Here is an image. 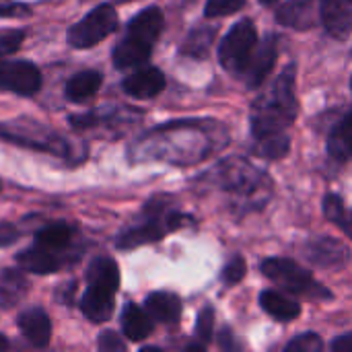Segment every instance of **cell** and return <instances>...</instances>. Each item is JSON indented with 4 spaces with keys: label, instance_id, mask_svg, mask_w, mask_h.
Segmentation results:
<instances>
[{
    "label": "cell",
    "instance_id": "obj_1",
    "mask_svg": "<svg viewBox=\"0 0 352 352\" xmlns=\"http://www.w3.org/2000/svg\"><path fill=\"white\" fill-rule=\"evenodd\" d=\"M295 97V66L285 68L278 78L264 91L252 107V134L254 138H266L283 134L297 118Z\"/></svg>",
    "mask_w": 352,
    "mask_h": 352
},
{
    "label": "cell",
    "instance_id": "obj_2",
    "mask_svg": "<svg viewBox=\"0 0 352 352\" xmlns=\"http://www.w3.org/2000/svg\"><path fill=\"white\" fill-rule=\"evenodd\" d=\"M163 29V12L159 6H148L140 10L126 29V35L113 47L111 60L118 70H128L140 66L148 60Z\"/></svg>",
    "mask_w": 352,
    "mask_h": 352
},
{
    "label": "cell",
    "instance_id": "obj_3",
    "mask_svg": "<svg viewBox=\"0 0 352 352\" xmlns=\"http://www.w3.org/2000/svg\"><path fill=\"white\" fill-rule=\"evenodd\" d=\"M120 287L118 264L107 258H95L87 270V291L80 297V311L93 324H103L113 314V299Z\"/></svg>",
    "mask_w": 352,
    "mask_h": 352
},
{
    "label": "cell",
    "instance_id": "obj_4",
    "mask_svg": "<svg viewBox=\"0 0 352 352\" xmlns=\"http://www.w3.org/2000/svg\"><path fill=\"white\" fill-rule=\"evenodd\" d=\"M188 221H190V217L175 212V210H169L167 204H163L159 200H151L142 210L140 223H136L134 227H130L118 235L116 248L118 250H134V248L159 241L169 231L179 229Z\"/></svg>",
    "mask_w": 352,
    "mask_h": 352
},
{
    "label": "cell",
    "instance_id": "obj_5",
    "mask_svg": "<svg viewBox=\"0 0 352 352\" xmlns=\"http://www.w3.org/2000/svg\"><path fill=\"white\" fill-rule=\"evenodd\" d=\"M0 140L23 146V148L47 153L54 157L70 155V146L66 138L54 128L39 124L35 120L21 118V120H10V122H0Z\"/></svg>",
    "mask_w": 352,
    "mask_h": 352
},
{
    "label": "cell",
    "instance_id": "obj_6",
    "mask_svg": "<svg viewBox=\"0 0 352 352\" xmlns=\"http://www.w3.org/2000/svg\"><path fill=\"white\" fill-rule=\"evenodd\" d=\"M262 272L272 283H276L278 287H283L285 291L293 295H301L309 299H332V293L293 260H287V258L264 260Z\"/></svg>",
    "mask_w": 352,
    "mask_h": 352
},
{
    "label": "cell",
    "instance_id": "obj_7",
    "mask_svg": "<svg viewBox=\"0 0 352 352\" xmlns=\"http://www.w3.org/2000/svg\"><path fill=\"white\" fill-rule=\"evenodd\" d=\"M118 29V12L116 6L109 2H103L95 6L91 12H87L80 21L68 27L66 39L72 47L87 50L103 41L107 35H111Z\"/></svg>",
    "mask_w": 352,
    "mask_h": 352
},
{
    "label": "cell",
    "instance_id": "obj_8",
    "mask_svg": "<svg viewBox=\"0 0 352 352\" xmlns=\"http://www.w3.org/2000/svg\"><path fill=\"white\" fill-rule=\"evenodd\" d=\"M217 175L223 190L233 192L241 198H256L258 194H266L268 188L272 186L270 179L260 169L250 165L245 159L225 161L217 169Z\"/></svg>",
    "mask_w": 352,
    "mask_h": 352
},
{
    "label": "cell",
    "instance_id": "obj_9",
    "mask_svg": "<svg viewBox=\"0 0 352 352\" xmlns=\"http://www.w3.org/2000/svg\"><path fill=\"white\" fill-rule=\"evenodd\" d=\"M258 43V31L256 25L250 19H243L231 27V31L223 37L219 47V62L225 70L239 76L245 62L250 60L254 47Z\"/></svg>",
    "mask_w": 352,
    "mask_h": 352
},
{
    "label": "cell",
    "instance_id": "obj_10",
    "mask_svg": "<svg viewBox=\"0 0 352 352\" xmlns=\"http://www.w3.org/2000/svg\"><path fill=\"white\" fill-rule=\"evenodd\" d=\"M0 89L21 97H31L41 89V72L33 62L4 60L0 64Z\"/></svg>",
    "mask_w": 352,
    "mask_h": 352
},
{
    "label": "cell",
    "instance_id": "obj_11",
    "mask_svg": "<svg viewBox=\"0 0 352 352\" xmlns=\"http://www.w3.org/2000/svg\"><path fill=\"white\" fill-rule=\"evenodd\" d=\"M68 252L70 250L62 252V250H50V248L33 243L31 248L23 250L16 256V264L23 270L33 272V274H54L76 260V256H70Z\"/></svg>",
    "mask_w": 352,
    "mask_h": 352
},
{
    "label": "cell",
    "instance_id": "obj_12",
    "mask_svg": "<svg viewBox=\"0 0 352 352\" xmlns=\"http://www.w3.org/2000/svg\"><path fill=\"white\" fill-rule=\"evenodd\" d=\"M276 54H278V50H276V37L268 35L266 39L258 41L256 47H254V52H252V56H250V60L245 62L243 70L239 72V76L243 78V82L248 87H252V89L260 87L262 80L272 70V66L276 62Z\"/></svg>",
    "mask_w": 352,
    "mask_h": 352
},
{
    "label": "cell",
    "instance_id": "obj_13",
    "mask_svg": "<svg viewBox=\"0 0 352 352\" xmlns=\"http://www.w3.org/2000/svg\"><path fill=\"white\" fill-rule=\"evenodd\" d=\"M305 256L320 268H344L351 262L349 248L334 237H316L305 245Z\"/></svg>",
    "mask_w": 352,
    "mask_h": 352
},
{
    "label": "cell",
    "instance_id": "obj_14",
    "mask_svg": "<svg viewBox=\"0 0 352 352\" xmlns=\"http://www.w3.org/2000/svg\"><path fill=\"white\" fill-rule=\"evenodd\" d=\"M122 89L134 99H153L165 89V74L155 66H144L128 74L122 82Z\"/></svg>",
    "mask_w": 352,
    "mask_h": 352
},
{
    "label": "cell",
    "instance_id": "obj_15",
    "mask_svg": "<svg viewBox=\"0 0 352 352\" xmlns=\"http://www.w3.org/2000/svg\"><path fill=\"white\" fill-rule=\"evenodd\" d=\"M320 16L332 37L346 39L352 33V0H320Z\"/></svg>",
    "mask_w": 352,
    "mask_h": 352
},
{
    "label": "cell",
    "instance_id": "obj_16",
    "mask_svg": "<svg viewBox=\"0 0 352 352\" xmlns=\"http://www.w3.org/2000/svg\"><path fill=\"white\" fill-rule=\"evenodd\" d=\"M276 21L297 31H305L318 25L320 6L316 0H287L276 8Z\"/></svg>",
    "mask_w": 352,
    "mask_h": 352
},
{
    "label": "cell",
    "instance_id": "obj_17",
    "mask_svg": "<svg viewBox=\"0 0 352 352\" xmlns=\"http://www.w3.org/2000/svg\"><path fill=\"white\" fill-rule=\"evenodd\" d=\"M16 326L25 340L35 349H45L52 338V320L41 307H31L23 311L16 320Z\"/></svg>",
    "mask_w": 352,
    "mask_h": 352
},
{
    "label": "cell",
    "instance_id": "obj_18",
    "mask_svg": "<svg viewBox=\"0 0 352 352\" xmlns=\"http://www.w3.org/2000/svg\"><path fill=\"white\" fill-rule=\"evenodd\" d=\"M101 82H103V74L99 70H80L66 80L64 95L72 103H82L97 95Z\"/></svg>",
    "mask_w": 352,
    "mask_h": 352
},
{
    "label": "cell",
    "instance_id": "obj_19",
    "mask_svg": "<svg viewBox=\"0 0 352 352\" xmlns=\"http://www.w3.org/2000/svg\"><path fill=\"white\" fill-rule=\"evenodd\" d=\"M29 291L27 276L19 268H4L0 272V307L10 309L19 305Z\"/></svg>",
    "mask_w": 352,
    "mask_h": 352
},
{
    "label": "cell",
    "instance_id": "obj_20",
    "mask_svg": "<svg viewBox=\"0 0 352 352\" xmlns=\"http://www.w3.org/2000/svg\"><path fill=\"white\" fill-rule=\"evenodd\" d=\"M146 311L155 322L161 324H177L182 318V301L173 293H151L146 297Z\"/></svg>",
    "mask_w": 352,
    "mask_h": 352
},
{
    "label": "cell",
    "instance_id": "obj_21",
    "mask_svg": "<svg viewBox=\"0 0 352 352\" xmlns=\"http://www.w3.org/2000/svg\"><path fill=\"white\" fill-rule=\"evenodd\" d=\"M122 330L124 336L132 342L146 340L153 332V318L136 303H128L122 311Z\"/></svg>",
    "mask_w": 352,
    "mask_h": 352
},
{
    "label": "cell",
    "instance_id": "obj_22",
    "mask_svg": "<svg viewBox=\"0 0 352 352\" xmlns=\"http://www.w3.org/2000/svg\"><path fill=\"white\" fill-rule=\"evenodd\" d=\"M260 305L268 316H272L280 322H291V320L299 318V314H301L299 303H295L293 299H289L287 295L276 293V291H264L260 295Z\"/></svg>",
    "mask_w": 352,
    "mask_h": 352
},
{
    "label": "cell",
    "instance_id": "obj_23",
    "mask_svg": "<svg viewBox=\"0 0 352 352\" xmlns=\"http://www.w3.org/2000/svg\"><path fill=\"white\" fill-rule=\"evenodd\" d=\"M328 151L334 159H352V109L332 130L328 138Z\"/></svg>",
    "mask_w": 352,
    "mask_h": 352
},
{
    "label": "cell",
    "instance_id": "obj_24",
    "mask_svg": "<svg viewBox=\"0 0 352 352\" xmlns=\"http://www.w3.org/2000/svg\"><path fill=\"white\" fill-rule=\"evenodd\" d=\"M72 239H74V229L66 223H54L35 233V243L50 248V250L66 252V250H70Z\"/></svg>",
    "mask_w": 352,
    "mask_h": 352
},
{
    "label": "cell",
    "instance_id": "obj_25",
    "mask_svg": "<svg viewBox=\"0 0 352 352\" xmlns=\"http://www.w3.org/2000/svg\"><path fill=\"white\" fill-rule=\"evenodd\" d=\"M217 35V29L214 27H208V25H202V27H196L184 41L182 45V54L184 56H192V58H204L212 39Z\"/></svg>",
    "mask_w": 352,
    "mask_h": 352
},
{
    "label": "cell",
    "instance_id": "obj_26",
    "mask_svg": "<svg viewBox=\"0 0 352 352\" xmlns=\"http://www.w3.org/2000/svg\"><path fill=\"white\" fill-rule=\"evenodd\" d=\"M324 214L340 227L349 237H352V208L344 204V200L336 194H328L324 198Z\"/></svg>",
    "mask_w": 352,
    "mask_h": 352
},
{
    "label": "cell",
    "instance_id": "obj_27",
    "mask_svg": "<svg viewBox=\"0 0 352 352\" xmlns=\"http://www.w3.org/2000/svg\"><path fill=\"white\" fill-rule=\"evenodd\" d=\"M289 146H291V142L285 134H274V136L258 138L256 153L266 159H280L289 153Z\"/></svg>",
    "mask_w": 352,
    "mask_h": 352
},
{
    "label": "cell",
    "instance_id": "obj_28",
    "mask_svg": "<svg viewBox=\"0 0 352 352\" xmlns=\"http://www.w3.org/2000/svg\"><path fill=\"white\" fill-rule=\"evenodd\" d=\"M324 349V342L318 334L314 332H307V334H301L297 338H293L289 344H287V351L289 352H320Z\"/></svg>",
    "mask_w": 352,
    "mask_h": 352
},
{
    "label": "cell",
    "instance_id": "obj_29",
    "mask_svg": "<svg viewBox=\"0 0 352 352\" xmlns=\"http://www.w3.org/2000/svg\"><path fill=\"white\" fill-rule=\"evenodd\" d=\"M243 2L245 0H208L206 8H204V14L208 19L227 16V14H233L235 10H239L243 6Z\"/></svg>",
    "mask_w": 352,
    "mask_h": 352
},
{
    "label": "cell",
    "instance_id": "obj_30",
    "mask_svg": "<svg viewBox=\"0 0 352 352\" xmlns=\"http://www.w3.org/2000/svg\"><path fill=\"white\" fill-rule=\"evenodd\" d=\"M212 326H214V309L204 307L196 322V336L200 338L202 344H208L212 340Z\"/></svg>",
    "mask_w": 352,
    "mask_h": 352
},
{
    "label": "cell",
    "instance_id": "obj_31",
    "mask_svg": "<svg viewBox=\"0 0 352 352\" xmlns=\"http://www.w3.org/2000/svg\"><path fill=\"white\" fill-rule=\"evenodd\" d=\"M23 39H25L23 31H6L0 35V64L21 47Z\"/></svg>",
    "mask_w": 352,
    "mask_h": 352
},
{
    "label": "cell",
    "instance_id": "obj_32",
    "mask_svg": "<svg viewBox=\"0 0 352 352\" xmlns=\"http://www.w3.org/2000/svg\"><path fill=\"white\" fill-rule=\"evenodd\" d=\"M245 270H248L245 260H243L241 256H235V258L225 266V270H223V280H225L227 285H237V283L245 276Z\"/></svg>",
    "mask_w": 352,
    "mask_h": 352
},
{
    "label": "cell",
    "instance_id": "obj_33",
    "mask_svg": "<svg viewBox=\"0 0 352 352\" xmlns=\"http://www.w3.org/2000/svg\"><path fill=\"white\" fill-rule=\"evenodd\" d=\"M99 351L124 352L126 351V344L122 342V338H120L116 332H109V330H107V332H103V334L99 336Z\"/></svg>",
    "mask_w": 352,
    "mask_h": 352
},
{
    "label": "cell",
    "instance_id": "obj_34",
    "mask_svg": "<svg viewBox=\"0 0 352 352\" xmlns=\"http://www.w3.org/2000/svg\"><path fill=\"white\" fill-rule=\"evenodd\" d=\"M16 239H19V233H16V229L12 225H8V223L0 225V248H8Z\"/></svg>",
    "mask_w": 352,
    "mask_h": 352
},
{
    "label": "cell",
    "instance_id": "obj_35",
    "mask_svg": "<svg viewBox=\"0 0 352 352\" xmlns=\"http://www.w3.org/2000/svg\"><path fill=\"white\" fill-rule=\"evenodd\" d=\"M332 351L334 352H352V332L344 334V336H340V338H336V340L332 342Z\"/></svg>",
    "mask_w": 352,
    "mask_h": 352
},
{
    "label": "cell",
    "instance_id": "obj_36",
    "mask_svg": "<svg viewBox=\"0 0 352 352\" xmlns=\"http://www.w3.org/2000/svg\"><path fill=\"white\" fill-rule=\"evenodd\" d=\"M221 346H223V349H235V344L231 342V332H229V330L223 332V336H221Z\"/></svg>",
    "mask_w": 352,
    "mask_h": 352
},
{
    "label": "cell",
    "instance_id": "obj_37",
    "mask_svg": "<svg viewBox=\"0 0 352 352\" xmlns=\"http://www.w3.org/2000/svg\"><path fill=\"white\" fill-rule=\"evenodd\" d=\"M2 349H8V340L0 334V351H2Z\"/></svg>",
    "mask_w": 352,
    "mask_h": 352
},
{
    "label": "cell",
    "instance_id": "obj_38",
    "mask_svg": "<svg viewBox=\"0 0 352 352\" xmlns=\"http://www.w3.org/2000/svg\"><path fill=\"white\" fill-rule=\"evenodd\" d=\"M262 4H274V2H278V0H260Z\"/></svg>",
    "mask_w": 352,
    "mask_h": 352
},
{
    "label": "cell",
    "instance_id": "obj_39",
    "mask_svg": "<svg viewBox=\"0 0 352 352\" xmlns=\"http://www.w3.org/2000/svg\"><path fill=\"white\" fill-rule=\"evenodd\" d=\"M351 89H352V78H351Z\"/></svg>",
    "mask_w": 352,
    "mask_h": 352
}]
</instances>
